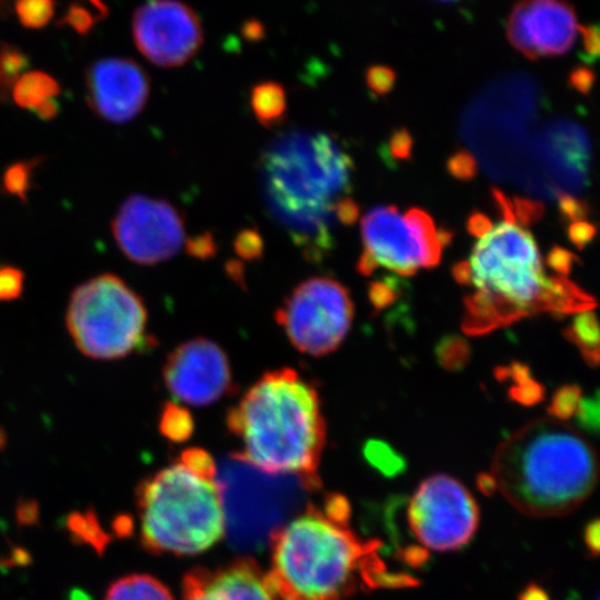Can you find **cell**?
Instances as JSON below:
<instances>
[{"label":"cell","mask_w":600,"mask_h":600,"mask_svg":"<svg viewBox=\"0 0 600 600\" xmlns=\"http://www.w3.org/2000/svg\"><path fill=\"white\" fill-rule=\"evenodd\" d=\"M502 220L478 235L472 254L455 268V279L466 286V317L463 327L483 336L539 313L591 310V296L568 279L552 250L542 256L529 228L518 222L511 201L493 191Z\"/></svg>","instance_id":"6da1fadb"},{"label":"cell","mask_w":600,"mask_h":600,"mask_svg":"<svg viewBox=\"0 0 600 600\" xmlns=\"http://www.w3.org/2000/svg\"><path fill=\"white\" fill-rule=\"evenodd\" d=\"M349 506L330 497L307 509L271 540L268 578L279 600H346L360 588L410 586L409 576L387 571L377 542L349 529Z\"/></svg>","instance_id":"7a4b0ae2"},{"label":"cell","mask_w":600,"mask_h":600,"mask_svg":"<svg viewBox=\"0 0 600 600\" xmlns=\"http://www.w3.org/2000/svg\"><path fill=\"white\" fill-rule=\"evenodd\" d=\"M242 445L234 455L271 476L318 479L326 443L320 396L292 369L269 372L227 415Z\"/></svg>","instance_id":"3957f363"},{"label":"cell","mask_w":600,"mask_h":600,"mask_svg":"<svg viewBox=\"0 0 600 600\" xmlns=\"http://www.w3.org/2000/svg\"><path fill=\"white\" fill-rule=\"evenodd\" d=\"M597 456L586 438L562 422L540 420L499 446L488 488L536 518L576 510L592 493Z\"/></svg>","instance_id":"277c9868"},{"label":"cell","mask_w":600,"mask_h":600,"mask_svg":"<svg viewBox=\"0 0 600 600\" xmlns=\"http://www.w3.org/2000/svg\"><path fill=\"white\" fill-rule=\"evenodd\" d=\"M352 169L349 156L325 134L290 135L264 156L271 206L312 260L332 248L333 205L351 191Z\"/></svg>","instance_id":"5b68a950"},{"label":"cell","mask_w":600,"mask_h":600,"mask_svg":"<svg viewBox=\"0 0 600 600\" xmlns=\"http://www.w3.org/2000/svg\"><path fill=\"white\" fill-rule=\"evenodd\" d=\"M137 506L140 542L156 555H197L223 539L216 478L201 476L180 462L139 484Z\"/></svg>","instance_id":"8992f818"},{"label":"cell","mask_w":600,"mask_h":600,"mask_svg":"<svg viewBox=\"0 0 600 600\" xmlns=\"http://www.w3.org/2000/svg\"><path fill=\"white\" fill-rule=\"evenodd\" d=\"M224 513V534L241 551H260L301 503L306 490L320 487V479L271 476L233 459L216 477Z\"/></svg>","instance_id":"52a82bcc"},{"label":"cell","mask_w":600,"mask_h":600,"mask_svg":"<svg viewBox=\"0 0 600 600\" xmlns=\"http://www.w3.org/2000/svg\"><path fill=\"white\" fill-rule=\"evenodd\" d=\"M148 312L143 299L113 274L95 276L72 292L67 328L88 358L116 360L146 346Z\"/></svg>","instance_id":"ba28073f"},{"label":"cell","mask_w":600,"mask_h":600,"mask_svg":"<svg viewBox=\"0 0 600 600\" xmlns=\"http://www.w3.org/2000/svg\"><path fill=\"white\" fill-rule=\"evenodd\" d=\"M452 234L437 228L430 214L420 208L405 213L394 206H378L362 220L363 252L358 270L372 275L378 269L411 276L435 268Z\"/></svg>","instance_id":"9c48e42d"},{"label":"cell","mask_w":600,"mask_h":600,"mask_svg":"<svg viewBox=\"0 0 600 600\" xmlns=\"http://www.w3.org/2000/svg\"><path fill=\"white\" fill-rule=\"evenodd\" d=\"M353 315L352 297L346 286L327 276H316L296 286L275 317L297 351L326 356L346 341Z\"/></svg>","instance_id":"30bf717a"},{"label":"cell","mask_w":600,"mask_h":600,"mask_svg":"<svg viewBox=\"0 0 600 600\" xmlns=\"http://www.w3.org/2000/svg\"><path fill=\"white\" fill-rule=\"evenodd\" d=\"M407 524L420 550L453 552L476 535V499L457 479L440 474L420 484L407 508Z\"/></svg>","instance_id":"8fae6325"},{"label":"cell","mask_w":600,"mask_h":600,"mask_svg":"<svg viewBox=\"0 0 600 600\" xmlns=\"http://www.w3.org/2000/svg\"><path fill=\"white\" fill-rule=\"evenodd\" d=\"M118 248L132 262L154 265L174 258L184 247V217L163 200L129 196L112 223Z\"/></svg>","instance_id":"7c38bea8"},{"label":"cell","mask_w":600,"mask_h":600,"mask_svg":"<svg viewBox=\"0 0 600 600\" xmlns=\"http://www.w3.org/2000/svg\"><path fill=\"white\" fill-rule=\"evenodd\" d=\"M133 35L138 50L161 69L194 59L205 42L200 15L181 0H148L135 10Z\"/></svg>","instance_id":"4fadbf2b"},{"label":"cell","mask_w":600,"mask_h":600,"mask_svg":"<svg viewBox=\"0 0 600 600\" xmlns=\"http://www.w3.org/2000/svg\"><path fill=\"white\" fill-rule=\"evenodd\" d=\"M163 378L177 400L192 406L216 404L234 389L226 352L206 338L177 347L166 360Z\"/></svg>","instance_id":"5bb4252c"},{"label":"cell","mask_w":600,"mask_h":600,"mask_svg":"<svg viewBox=\"0 0 600 600\" xmlns=\"http://www.w3.org/2000/svg\"><path fill=\"white\" fill-rule=\"evenodd\" d=\"M87 103L104 122L124 124L143 113L150 95V78L137 61L104 57L86 75Z\"/></svg>","instance_id":"9a60e30c"},{"label":"cell","mask_w":600,"mask_h":600,"mask_svg":"<svg viewBox=\"0 0 600 600\" xmlns=\"http://www.w3.org/2000/svg\"><path fill=\"white\" fill-rule=\"evenodd\" d=\"M577 33L576 13L566 0H519L509 15L510 44L531 60L567 54Z\"/></svg>","instance_id":"2e32d148"},{"label":"cell","mask_w":600,"mask_h":600,"mask_svg":"<svg viewBox=\"0 0 600 600\" xmlns=\"http://www.w3.org/2000/svg\"><path fill=\"white\" fill-rule=\"evenodd\" d=\"M182 600H279L268 574L250 557L226 566L197 567L182 582Z\"/></svg>","instance_id":"e0dca14e"},{"label":"cell","mask_w":600,"mask_h":600,"mask_svg":"<svg viewBox=\"0 0 600 600\" xmlns=\"http://www.w3.org/2000/svg\"><path fill=\"white\" fill-rule=\"evenodd\" d=\"M250 106L263 127H276L284 122L288 109L284 87L275 81L256 83L250 90Z\"/></svg>","instance_id":"ac0fdd59"},{"label":"cell","mask_w":600,"mask_h":600,"mask_svg":"<svg viewBox=\"0 0 600 600\" xmlns=\"http://www.w3.org/2000/svg\"><path fill=\"white\" fill-rule=\"evenodd\" d=\"M60 91V83L48 72L29 71L14 83L12 99L19 107L33 111L42 102L59 95Z\"/></svg>","instance_id":"d6986e66"},{"label":"cell","mask_w":600,"mask_h":600,"mask_svg":"<svg viewBox=\"0 0 600 600\" xmlns=\"http://www.w3.org/2000/svg\"><path fill=\"white\" fill-rule=\"evenodd\" d=\"M104 600H174L170 589L158 578L134 574L113 584Z\"/></svg>","instance_id":"ffe728a7"},{"label":"cell","mask_w":600,"mask_h":600,"mask_svg":"<svg viewBox=\"0 0 600 600\" xmlns=\"http://www.w3.org/2000/svg\"><path fill=\"white\" fill-rule=\"evenodd\" d=\"M31 65L30 57L12 44L0 45V102L12 98L14 83Z\"/></svg>","instance_id":"44dd1931"},{"label":"cell","mask_w":600,"mask_h":600,"mask_svg":"<svg viewBox=\"0 0 600 600\" xmlns=\"http://www.w3.org/2000/svg\"><path fill=\"white\" fill-rule=\"evenodd\" d=\"M567 337L580 349L582 356L597 366L599 359V332L592 310L581 312L567 328Z\"/></svg>","instance_id":"7402d4cb"},{"label":"cell","mask_w":600,"mask_h":600,"mask_svg":"<svg viewBox=\"0 0 600 600\" xmlns=\"http://www.w3.org/2000/svg\"><path fill=\"white\" fill-rule=\"evenodd\" d=\"M160 432L167 440L173 442H185L194 434L195 422L185 407L167 401L161 411Z\"/></svg>","instance_id":"603a6c76"},{"label":"cell","mask_w":600,"mask_h":600,"mask_svg":"<svg viewBox=\"0 0 600 600\" xmlns=\"http://www.w3.org/2000/svg\"><path fill=\"white\" fill-rule=\"evenodd\" d=\"M44 158L19 161L4 171L2 188L9 195L18 196L20 201H27L30 191L34 186V173Z\"/></svg>","instance_id":"cb8c5ba5"},{"label":"cell","mask_w":600,"mask_h":600,"mask_svg":"<svg viewBox=\"0 0 600 600\" xmlns=\"http://www.w3.org/2000/svg\"><path fill=\"white\" fill-rule=\"evenodd\" d=\"M56 13V0H18L15 14L25 29L46 27Z\"/></svg>","instance_id":"d4e9b609"},{"label":"cell","mask_w":600,"mask_h":600,"mask_svg":"<svg viewBox=\"0 0 600 600\" xmlns=\"http://www.w3.org/2000/svg\"><path fill=\"white\" fill-rule=\"evenodd\" d=\"M101 21L98 14H93L90 9H87L81 3H71L70 8L63 18L57 21L59 27H70L78 35L86 36L91 33L93 27Z\"/></svg>","instance_id":"484cf974"},{"label":"cell","mask_w":600,"mask_h":600,"mask_svg":"<svg viewBox=\"0 0 600 600\" xmlns=\"http://www.w3.org/2000/svg\"><path fill=\"white\" fill-rule=\"evenodd\" d=\"M180 463L192 469V472L201 474V476L207 478L217 477L216 464H214L211 453L203 451V449H186V451L181 453Z\"/></svg>","instance_id":"4316f807"},{"label":"cell","mask_w":600,"mask_h":600,"mask_svg":"<svg viewBox=\"0 0 600 600\" xmlns=\"http://www.w3.org/2000/svg\"><path fill=\"white\" fill-rule=\"evenodd\" d=\"M24 290V274L18 268L3 265L0 268V301L19 299Z\"/></svg>","instance_id":"83f0119b"},{"label":"cell","mask_w":600,"mask_h":600,"mask_svg":"<svg viewBox=\"0 0 600 600\" xmlns=\"http://www.w3.org/2000/svg\"><path fill=\"white\" fill-rule=\"evenodd\" d=\"M580 389L567 387L556 394L551 407V414L559 417V419H568V417L577 416L581 405Z\"/></svg>","instance_id":"f1b7e54d"},{"label":"cell","mask_w":600,"mask_h":600,"mask_svg":"<svg viewBox=\"0 0 600 600\" xmlns=\"http://www.w3.org/2000/svg\"><path fill=\"white\" fill-rule=\"evenodd\" d=\"M449 174L457 180L469 181L478 173V166L474 156L467 150H457L449 158L446 163Z\"/></svg>","instance_id":"f546056e"},{"label":"cell","mask_w":600,"mask_h":600,"mask_svg":"<svg viewBox=\"0 0 600 600\" xmlns=\"http://www.w3.org/2000/svg\"><path fill=\"white\" fill-rule=\"evenodd\" d=\"M235 250L247 260L260 258L263 253V239L258 229L247 228L237 235L234 242Z\"/></svg>","instance_id":"4dcf8cb0"},{"label":"cell","mask_w":600,"mask_h":600,"mask_svg":"<svg viewBox=\"0 0 600 600\" xmlns=\"http://www.w3.org/2000/svg\"><path fill=\"white\" fill-rule=\"evenodd\" d=\"M366 81L370 90L377 95H387L395 86L396 75L390 67L373 66L366 72Z\"/></svg>","instance_id":"1f68e13d"},{"label":"cell","mask_w":600,"mask_h":600,"mask_svg":"<svg viewBox=\"0 0 600 600\" xmlns=\"http://www.w3.org/2000/svg\"><path fill=\"white\" fill-rule=\"evenodd\" d=\"M559 208L563 218L570 224L586 220L589 214L586 202L578 201L567 194H559Z\"/></svg>","instance_id":"d6a6232c"},{"label":"cell","mask_w":600,"mask_h":600,"mask_svg":"<svg viewBox=\"0 0 600 600\" xmlns=\"http://www.w3.org/2000/svg\"><path fill=\"white\" fill-rule=\"evenodd\" d=\"M185 247L188 253L200 259L213 258L217 252V245L214 242L212 233H205L188 239Z\"/></svg>","instance_id":"836d02e7"},{"label":"cell","mask_w":600,"mask_h":600,"mask_svg":"<svg viewBox=\"0 0 600 600\" xmlns=\"http://www.w3.org/2000/svg\"><path fill=\"white\" fill-rule=\"evenodd\" d=\"M414 150V138L407 129H398L389 139V154L396 160H409Z\"/></svg>","instance_id":"e575fe53"},{"label":"cell","mask_w":600,"mask_h":600,"mask_svg":"<svg viewBox=\"0 0 600 600\" xmlns=\"http://www.w3.org/2000/svg\"><path fill=\"white\" fill-rule=\"evenodd\" d=\"M360 208L358 203L351 200V197L342 196L341 200L333 205V214L339 223L346 224V226H352L358 222Z\"/></svg>","instance_id":"d590c367"},{"label":"cell","mask_w":600,"mask_h":600,"mask_svg":"<svg viewBox=\"0 0 600 600\" xmlns=\"http://www.w3.org/2000/svg\"><path fill=\"white\" fill-rule=\"evenodd\" d=\"M597 234V228L587 220L573 223L568 226V238L578 248L586 247Z\"/></svg>","instance_id":"8d00e7d4"},{"label":"cell","mask_w":600,"mask_h":600,"mask_svg":"<svg viewBox=\"0 0 600 600\" xmlns=\"http://www.w3.org/2000/svg\"><path fill=\"white\" fill-rule=\"evenodd\" d=\"M595 82V72L589 67H578L568 77V86L584 95L591 92Z\"/></svg>","instance_id":"74e56055"},{"label":"cell","mask_w":600,"mask_h":600,"mask_svg":"<svg viewBox=\"0 0 600 600\" xmlns=\"http://www.w3.org/2000/svg\"><path fill=\"white\" fill-rule=\"evenodd\" d=\"M578 31L582 35L584 49L591 59L599 56V29L598 25H578Z\"/></svg>","instance_id":"f35d334b"},{"label":"cell","mask_w":600,"mask_h":600,"mask_svg":"<svg viewBox=\"0 0 600 600\" xmlns=\"http://www.w3.org/2000/svg\"><path fill=\"white\" fill-rule=\"evenodd\" d=\"M36 114L41 120H44V122H52V120H55L57 116H59V113L61 112V106L59 101H57L56 98L48 99V101L42 102L31 111Z\"/></svg>","instance_id":"ab89813d"},{"label":"cell","mask_w":600,"mask_h":600,"mask_svg":"<svg viewBox=\"0 0 600 600\" xmlns=\"http://www.w3.org/2000/svg\"><path fill=\"white\" fill-rule=\"evenodd\" d=\"M241 34L249 42H260L265 38V27L262 21L249 19L242 24Z\"/></svg>","instance_id":"60d3db41"},{"label":"cell","mask_w":600,"mask_h":600,"mask_svg":"<svg viewBox=\"0 0 600 600\" xmlns=\"http://www.w3.org/2000/svg\"><path fill=\"white\" fill-rule=\"evenodd\" d=\"M493 222L489 220L488 216H485L483 213H474L472 217L468 218L467 228L469 234L474 237L484 234L490 227Z\"/></svg>","instance_id":"b9f144b4"},{"label":"cell","mask_w":600,"mask_h":600,"mask_svg":"<svg viewBox=\"0 0 600 600\" xmlns=\"http://www.w3.org/2000/svg\"><path fill=\"white\" fill-rule=\"evenodd\" d=\"M586 540H587V545L589 546V550H591L593 552V555H597L598 547H599V523H598V521H593L592 524L588 525Z\"/></svg>","instance_id":"7bdbcfd3"},{"label":"cell","mask_w":600,"mask_h":600,"mask_svg":"<svg viewBox=\"0 0 600 600\" xmlns=\"http://www.w3.org/2000/svg\"><path fill=\"white\" fill-rule=\"evenodd\" d=\"M90 2L92 3V7L97 9V14L101 21L109 18L111 10H109L107 4L104 3V0H90Z\"/></svg>","instance_id":"ee69618b"},{"label":"cell","mask_w":600,"mask_h":600,"mask_svg":"<svg viewBox=\"0 0 600 600\" xmlns=\"http://www.w3.org/2000/svg\"><path fill=\"white\" fill-rule=\"evenodd\" d=\"M523 600H546V595L541 589H529L524 593Z\"/></svg>","instance_id":"f6af8a7d"},{"label":"cell","mask_w":600,"mask_h":600,"mask_svg":"<svg viewBox=\"0 0 600 600\" xmlns=\"http://www.w3.org/2000/svg\"><path fill=\"white\" fill-rule=\"evenodd\" d=\"M443 2H451V0H443Z\"/></svg>","instance_id":"bcb514c9"}]
</instances>
